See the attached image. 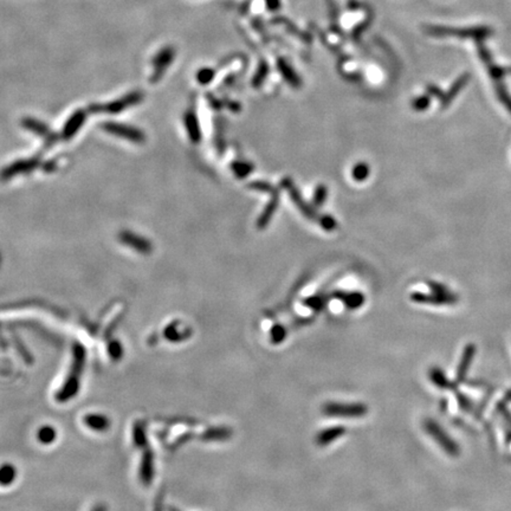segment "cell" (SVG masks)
<instances>
[{
	"instance_id": "1",
	"label": "cell",
	"mask_w": 511,
	"mask_h": 511,
	"mask_svg": "<svg viewBox=\"0 0 511 511\" xmlns=\"http://www.w3.org/2000/svg\"><path fill=\"white\" fill-rule=\"evenodd\" d=\"M84 350L82 348H75L74 350V363L71 367V372L69 374L68 380L65 381V383L63 384L62 389L59 390V393L57 394V399L59 401H67L69 399H71L75 394H77L79 387V378H81V373L83 364H84Z\"/></svg>"
},
{
	"instance_id": "2",
	"label": "cell",
	"mask_w": 511,
	"mask_h": 511,
	"mask_svg": "<svg viewBox=\"0 0 511 511\" xmlns=\"http://www.w3.org/2000/svg\"><path fill=\"white\" fill-rule=\"evenodd\" d=\"M322 412L327 417L357 419L364 417L368 407L362 403H327L323 405Z\"/></svg>"
},
{
	"instance_id": "3",
	"label": "cell",
	"mask_w": 511,
	"mask_h": 511,
	"mask_svg": "<svg viewBox=\"0 0 511 511\" xmlns=\"http://www.w3.org/2000/svg\"><path fill=\"white\" fill-rule=\"evenodd\" d=\"M424 429L427 433H429L431 437L437 441V443L439 444V446H440L443 450L446 451L450 456H452V457L458 456L459 449H458L457 444H456L455 441H453L452 439H451L449 435L446 434V432H445V431L441 429V427L439 426L437 423H435V421L431 420V419L425 420Z\"/></svg>"
},
{
	"instance_id": "4",
	"label": "cell",
	"mask_w": 511,
	"mask_h": 511,
	"mask_svg": "<svg viewBox=\"0 0 511 511\" xmlns=\"http://www.w3.org/2000/svg\"><path fill=\"white\" fill-rule=\"evenodd\" d=\"M282 186L284 188L288 191V193L290 195V198H291L292 202L295 203V205L297 206L298 209H300L302 213L306 215L307 218L310 220H317V214L316 212H315L314 208H311L310 206L307 204L304 200L301 198V194L300 192H298V189L296 186H295V183L292 182L291 179H289V178H285V179L282 180Z\"/></svg>"
},
{
	"instance_id": "5",
	"label": "cell",
	"mask_w": 511,
	"mask_h": 511,
	"mask_svg": "<svg viewBox=\"0 0 511 511\" xmlns=\"http://www.w3.org/2000/svg\"><path fill=\"white\" fill-rule=\"evenodd\" d=\"M346 434V429L343 426H334L328 427V429L322 430L317 433L316 435V444L318 446H328L329 444L334 443L338 438L343 437Z\"/></svg>"
},
{
	"instance_id": "6",
	"label": "cell",
	"mask_w": 511,
	"mask_h": 511,
	"mask_svg": "<svg viewBox=\"0 0 511 511\" xmlns=\"http://www.w3.org/2000/svg\"><path fill=\"white\" fill-rule=\"evenodd\" d=\"M332 297L342 301L344 306L348 309H358L363 306L364 296L361 292H343L336 291L332 294Z\"/></svg>"
},
{
	"instance_id": "7",
	"label": "cell",
	"mask_w": 511,
	"mask_h": 511,
	"mask_svg": "<svg viewBox=\"0 0 511 511\" xmlns=\"http://www.w3.org/2000/svg\"><path fill=\"white\" fill-rule=\"evenodd\" d=\"M278 203H280V194H278V191L276 189V191L272 193V198L271 200H270L268 205H266L265 209L263 211V213L260 214L259 219H258L257 222V226L258 229H265L266 225L270 223V220H271L272 215L275 214V212H276V209L278 207Z\"/></svg>"
},
{
	"instance_id": "8",
	"label": "cell",
	"mask_w": 511,
	"mask_h": 511,
	"mask_svg": "<svg viewBox=\"0 0 511 511\" xmlns=\"http://www.w3.org/2000/svg\"><path fill=\"white\" fill-rule=\"evenodd\" d=\"M84 423L88 425V427H90L91 430L99 431V432H103V431H107L110 426V420L105 417V415L101 414H89L84 418Z\"/></svg>"
},
{
	"instance_id": "9",
	"label": "cell",
	"mask_w": 511,
	"mask_h": 511,
	"mask_svg": "<svg viewBox=\"0 0 511 511\" xmlns=\"http://www.w3.org/2000/svg\"><path fill=\"white\" fill-rule=\"evenodd\" d=\"M232 435V430L229 427H217V429H209L203 433V440H226Z\"/></svg>"
},
{
	"instance_id": "10",
	"label": "cell",
	"mask_w": 511,
	"mask_h": 511,
	"mask_svg": "<svg viewBox=\"0 0 511 511\" xmlns=\"http://www.w3.org/2000/svg\"><path fill=\"white\" fill-rule=\"evenodd\" d=\"M278 69H280V71L282 73L283 77L285 78V81L288 82L291 87H294V88L300 87V84H301L300 78H298L297 75L295 74V71L292 70V69L290 68L285 62L278 61Z\"/></svg>"
},
{
	"instance_id": "11",
	"label": "cell",
	"mask_w": 511,
	"mask_h": 511,
	"mask_svg": "<svg viewBox=\"0 0 511 511\" xmlns=\"http://www.w3.org/2000/svg\"><path fill=\"white\" fill-rule=\"evenodd\" d=\"M473 355H475V347L469 346L466 349H465V352H464V354H463V358H461L460 364H459V367H458L457 378H458L459 381L463 380V378L465 377V374H466V370H467V368H469V366H470V363H471V360H472Z\"/></svg>"
},
{
	"instance_id": "12",
	"label": "cell",
	"mask_w": 511,
	"mask_h": 511,
	"mask_svg": "<svg viewBox=\"0 0 511 511\" xmlns=\"http://www.w3.org/2000/svg\"><path fill=\"white\" fill-rule=\"evenodd\" d=\"M141 478L145 481L146 484H148L151 479H153V456L151 455V452L146 453L145 459L142 461Z\"/></svg>"
},
{
	"instance_id": "13",
	"label": "cell",
	"mask_w": 511,
	"mask_h": 511,
	"mask_svg": "<svg viewBox=\"0 0 511 511\" xmlns=\"http://www.w3.org/2000/svg\"><path fill=\"white\" fill-rule=\"evenodd\" d=\"M16 478V469L10 464L0 467V485H10Z\"/></svg>"
},
{
	"instance_id": "14",
	"label": "cell",
	"mask_w": 511,
	"mask_h": 511,
	"mask_svg": "<svg viewBox=\"0 0 511 511\" xmlns=\"http://www.w3.org/2000/svg\"><path fill=\"white\" fill-rule=\"evenodd\" d=\"M430 379H431V381H432V383L435 384V386L439 387V388H441V389L446 388L447 384H449V381H447L446 377H445L443 370H441L440 368H432V369H431L430 370Z\"/></svg>"
},
{
	"instance_id": "15",
	"label": "cell",
	"mask_w": 511,
	"mask_h": 511,
	"mask_svg": "<svg viewBox=\"0 0 511 511\" xmlns=\"http://www.w3.org/2000/svg\"><path fill=\"white\" fill-rule=\"evenodd\" d=\"M286 334H288V332H286L285 327H283L282 324H275V326L271 328V332H270V338H271V342L274 344L282 343L283 341L285 340Z\"/></svg>"
},
{
	"instance_id": "16",
	"label": "cell",
	"mask_w": 511,
	"mask_h": 511,
	"mask_svg": "<svg viewBox=\"0 0 511 511\" xmlns=\"http://www.w3.org/2000/svg\"><path fill=\"white\" fill-rule=\"evenodd\" d=\"M232 169H233L234 174L237 175L238 178H245L248 177L249 174H251V172L254 171V167H252L251 163L249 162L235 161L232 163Z\"/></svg>"
},
{
	"instance_id": "17",
	"label": "cell",
	"mask_w": 511,
	"mask_h": 511,
	"mask_svg": "<svg viewBox=\"0 0 511 511\" xmlns=\"http://www.w3.org/2000/svg\"><path fill=\"white\" fill-rule=\"evenodd\" d=\"M38 439L43 444L52 443L54 439H56V431L50 426L42 427L38 432Z\"/></svg>"
},
{
	"instance_id": "18",
	"label": "cell",
	"mask_w": 511,
	"mask_h": 511,
	"mask_svg": "<svg viewBox=\"0 0 511 511\" xmlns=\"http://www.w3.org/2000/svg\"><path fill=\"white\" fill-rule=\"evenodd\" d=\"M303 304L310 309H314V310H316V311H318V310L324 308V306H326V301H324V298L322 296H312V297L306 298V300L303 301Z\"/></svg>"
},
{
	"instance_id": "19",
	"label": "cell",
	"mask_w": 511,
	"mask_h": 511,
	"mask_svg": "<svg viewBox=\"0 0 511 511\" xmlns=\"http://www.w3.org/2000/svg\"><path fill=\"white\" fill-rule=\"evenodd\" d=\"M327 194H328V191H327L326 186H323V185L318 186V187L316 188V191H315L314 197H312V203H314L315 207H320V206L323 205L324 202H326V199H327Z\"/></svg>"
},
{
	"instance_id": "20",
	"label": "cell",
	"mask_w": 511,
	"mask_h": 511,
	"mask_svg": "<svg viewBox=\"0 0 511 511\" xmlns=\"http://www.w3.org/2000/svg\"><path fill=\"white\" fill-rule=\"evenodd\" d=\"M369 174V168L366 163H358L353 169V178L357 181H363Z\"/></svg>"
},
{
	"instance_id": "21",
	"label": "cell",
	"mask_w": 511,
	"mask_h": 511,
	"mask_svg": "<svg viewBox=\"0 0 511 511\" xmlns=\"http://www.w3.org/2000/svg\"><path fill=\"white\" fill-rule=\"evenodd\" d=\"M249 187L251 189H254V191H258V192H265V193H274L276 189H275L274 187L271 186V183L269 182H265V181H256V182H252L250 183Z\"/></svg>"
},
{
	"instance_id": "22",
	"label": "cell",
	"mask_w": 511,
	"mask_h": 511,
	"mask_svg": "<svg viewBox=\"0 0 511 511\" xmlns=\"http://www.w3.org/2000/svg\"><path fill=\"white\" fill-rule=\"evenodd\" d=\"M320 224L324 230H327V231H332V230L336 229L337 225L334 218L330 217V215H323V217H321Z\"/></svg>"
},
{
	"instance_id": "23",
	"label": "cell",
	"mask_w": 511,
	"mask_h": 511,
	"mask_svg": "<svg viewBox=\"0 0 511 511\" xmlns=\"http://www.w3.org/2000/svg\"><path fill=\"white\" fill-rule=\"evenodd\" d=\"M266 74H268V67H266V64H262L258 69V73L256 74L254 78V87H259L262 84L263 79L266 77Z\"/></svg>"
},
{
	"instance_id": "24",
	"label": "cell",
	"mask_w": 511,
	"mask_h": 511,
	"mask_svg": "<svg viewBox=\"0 0 511 511\" xmlns=\"http://www.w3.org/2000/svg\"><path fill=\"white\" fill-rule=\"evenodd\" d=\"M135 441L139 446H143L146 444L145 429H143L142 425H136V427H135Z\"/></svg>"
},
{
	"instance_id": "25",
	"label": "cell",
	"mask_w": 511,
	"mask_h": 511,
	"mask_svg": "<svg viewBox=\"0 0 511 511\" xmlns=\"http://www.w3.org/2000/svg\"><path fill=\"white\" fill-rule=\"evenodd\" d=\"M109 353H110V355L113 358H119L122 355V350H121V347H120V344L114 343V346H111L110 348H109Z\"/></svg>"
},
{
	"instance_id": "26",
	"label": "cell",
	"mask_w": 511,
	"mask_h": 511,
	"mask_svg": "<svg viewBox=\"0 0 511 511\" xmlns=\"http://www.w3.org/2000/svg\"><path fill=\"white\" fill-rule=\"evenodd\" d=\"M202 75H203V77H200V81L205 83V82L211 81L212 76H213V73H212L211 70H204L203 73H202Z\"/></svg>"
},
{
	"instance_id": "27",
	"label": "cell",
	"mask_w": 511,
	"mask_h": 511,
	"mask_svg": "<svg viewBox=\"0 0 511 511\" xmlns=\"http://www.w3.org/2000/svg\"><path fill=\"white\" fill-rule=\"evenodd\" d=\"M426 103H429V100L427 99H420V100H417V101L414 102V108L415 109H423L425 107H427Z\"/></svg>"
},
{
	"instance_id": "28",
	"label": "cell",
	"mask_w": 511,
	"mask_h": 511,
	"mask_svg": "<svg viewBox=\"0 0 511 511\" xmlns=\"http://www.w3.org/2000/svg\"><path fill=\"white\" fill-rule=\"evenodd\" d=\"M268 5L270 8H272V10H276V8L280 6V2H278V0H269L268 1Z\"/></svg>"
},
{
	"instance_id": "29",
	"label": "cell",
	"mask_w": 511,
	"mask_h": 511,
	"mask_svg": "<svg viewBox=\"0 0 511 511\" xmlns=\"http://www.w3.org/2000/svg\"><path fill=\"white\" fill-rule=\"evenodd\" d=\"M93 511H105V508H103V507H101V505H100V507H97L96 509H94Z\"/></svg>"
}]
</instances>
